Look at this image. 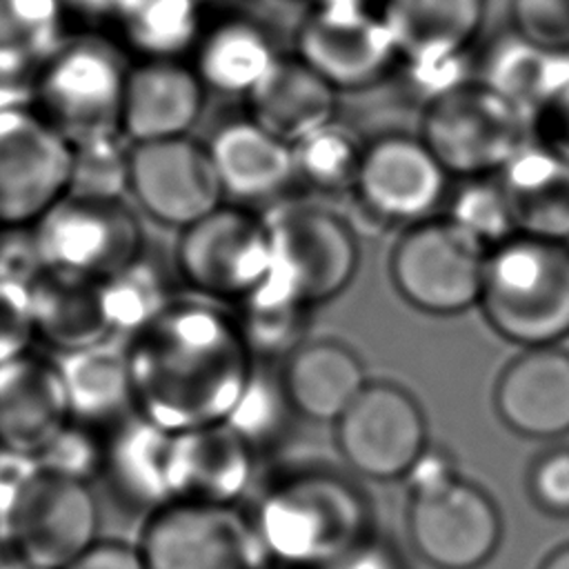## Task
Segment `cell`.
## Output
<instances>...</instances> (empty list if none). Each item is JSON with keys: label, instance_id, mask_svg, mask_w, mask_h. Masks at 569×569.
<instances>
[{"label": "cell", "instance_id": "6da1fadb", "mask_svg": "<svg viewBox=\"0 0 569 569\" xmlns=\"http://www.w3.org/2000/svg\"><path fill=\"white\" fill-rule=\"evenodd\" d=\"M133 413L169 431L224 425L253 369L233 311L176 298L127 345Z\"/></svg>", "mask_w": 569, "mask_h": 569}, {"label": "cell", "instance_id": "7a4b0ae2", "mask_svg": "<svg viewBox=\"0 0 569 569\" xmlns=\"http://www.w3.org/2000/svg\"><path fill=\"white\" fill-rule=\"evenodd\" d=\"M249 516L273 567L284 569H322L376 533L358 476L313 462L271 476Z\"/></svg>", "mask_w": 569, "mask_h": 569}, {"label": "cell", "instance_id": "3957f363", "mask_svg": "<svg viewBox=\"0 0 569 569\" xmlns=\"http://www.w3.org/2000/svg\"><path fill=\"white\" fill-rule=\"evenodd\" d=\"M91 482L0 451V538L27 569H64L98 540Z\"/></svg>", "mask_w": 569, "mask_h": 569}, {"label": "cell", "instance_id": "277c9868", "mask_svg": "<svg viewBox=\"0 0 569 569\" xmlns=\"http://www.w3.org/2000/svg\"><path fill=\"white\" fill-rule=\"evenodd\" d=\"M478 307L505 340L556 345L569 333V240L516 231L487 251Z\"/></svg>", "mask_w": 569, "mask_h": 569}, {"label": "cell", "instance_id": "5b68a950", "mask_svg": "<svg viewBox=\"0 0 569 569\" xmlns=\"http://www.w3.org/2000/svg\"><path fill=\"white\" fill-rule=\"evenodd\" d=\"M120 51L100 36L62 42L33 78V109L76 149L120 136L127 84Z\"/></svg>", "mask_w": 569, "mask_h": 569}, {"label": "cell", "instance_id": "8992f818", "mask_svg": "<svg viewBox=\"0 0 569 569\" xmlns=\"http://www.w3.org/2000/svg\"><path fill=\"white\" fill-rule=\"evenodd\" d=\"M420 138L449 178L496 176L531 140V118L480 80L465 82L427 100Z\"/></svg>", "mask_w": 569, "mask_h": 569}, {"label": "cell", "instance_id": "52a82bcc", "mask_svg": "<svg viewBox=\"0 0 569 569\" xmlns=\"http://www.w3.org/2000/svg\"><path fill=\"white\" fill-rule=\"evenodd\" d=\"M40 267L107 280L144 256V231L120 193L71 189L33 227Z\"/></svg>", "mask_w": 569, "mask_h": 569}, {"label": "cell", "instance_id": "ba28073f", "mask_svg": "<svg viewBox=\"0 0 569 569\" xmlns=\"http://www.w3.org/2000/svg\"><path fill=\"white\" fill-rule=\"evenodd\" d=\"M173 260L191 296L233 307L269 278L267 218L258 216L253 207L222 202L180 229Z\"/></svg>", "mask_w": 569, "mask_h": 569}, {"label": "cell", "instance_id": "9c48e42d", "mask_svg": "<svg viewBox=\"0 0 569 569\" xmlns=\"http://www.w3.org/2000/svg\"><path fill=\"white\" fill-rule=\"evenodd\" d=\"M267 227L271 271L264 282L313 309L351 284L360 253L345 216L313 202H287L267 216Z\"/></svg>", "mask_w": 569, "mask_h": 569}, {"label": "cell", "instance_id": "30bf717a", "mask_svg": "<svg viewBox=\"0 0 569 569\" xmlns=\"http://www.w3.org/2000/svg\"><path fill=\"white\" fill-rule=\"evenodd\" d=\"M487 249L449 216L409 224L396 240L389 276L400 298L429 316H456L478 305Z\"/></svg>", "mask_w": 569, "mask_h": 569}, {"label": "cell", "instance_id": "8fae6325", "mask_svg": "<svg viewBox=\"0 0 569 569\" xmlns=\"http://www.w3.org/2000/svg\"><path fill=\"white\" fill-rule=\"evenodd\" d=\"M147 569H273L238 505L169 502L147 513L138 542Z\"/></svg>", "mask_w": 569, "mask_h": 569}, {"label": "cell", "instance_id": "7c38bea8", "mask_svg": "<svg viewBox=\"0 0 569 569\" xmlns=\"http://www.w3.org/2000/svg\"><path fill=\"white\" fill-rule=\"evenodd\" d=\"M76 187V147L33 107H0V231L31 229Z\"/></svg>", "mask_w": 569, "mask_h": 569}, {"label": "cell", "instance_id": "4fadbf2b", "mask_svg": "<svg viewBox=\"0 0 569 569\" xmlns=\"http://www.w3.org/2000/svg\"><path fill=\"white\" fill-rule=\"evenodd\" d=\"M407 536L433 569H480L502 540L496 500L462 473L407 493Z\"/></svg>", "mask_w": 569, "mask_h": 569}, {"label": "cell", "instance_id": "5bb4252c", "mask_svg": "<svg viewBox=\"0 0 569 569\" xmlns=\"http://www.w3.org/2000/svg\"><path fill=\"white\" fill-rule=\"evenodd\" d=\"M333 427L345 465L353 476L367 480H402L429 447L420 402L389 380H369Z\"/></svg>", "mask_w": 569, "mask_h": 569}, {"label": "cell", "instance_id": "9a60e30c", "mask_svg": "<svg viewBox=\"0 0 569 569\" xmlns=\"http://www.w3.org/2000/svg\"><path fill=\"white\" fill-rule=\"evenodd\" d=\"M449 196V173L420 136L387 133L365 144L353 209L376 229L431 218Z\"/></svg>", "mask_w": 569, "mask_h": 569}, {"label": "cell", "instance_id": "2e32d148", "mask_svg": "<svg viewBox=\"0 0 569 569\" xmlns=\"http://www.w3.org/2000/svg\"><path fill=\"white\" fill-rule=\"evenodd\" d=\"M124 187L149 218L176 229L224 202L207 147L187 136L129 144Z\"/></svg>", "mask_w": 569, "mask_h": 569}, {"label": "cell", "instance_id": "e0dca14e", "mask_svg": "<svg viewBox=\"0 0 569 569\" xmlns=\"http://www.w3.org/2000/svg\"><path fill=\"white\" fill-rule=\"evenodd\" d=\"M300 60L333 89H358L376 82L398 58L380 20L360 2L325 0L300 29Z\"/></svg>", "mask_w": 569, "mask_h": 569}, {"label": "cell", "instance_id": "ac0fdd59", "mask_svg": "<svg viewBox=\"0 0 569 569\" xmlns=\"http://www.w3.org/2000/svg\"><path fill=\"white\" fill-rule=\"evenodd\" d=\"M71 420L58 362L29 351L0 365V451L38 460Z\"/></svg>", "mask_w": 569, "mask_h": 569}, {"label": "cell", "instance_id": "d6986e66", "mask_svg": "<svg viewBox=\"0 0 569 569\" xmlns=\"http://www.w3.org/2000/svg\"><path fill=\"white\" fill-rule=\"evenodd\" d=\"M493 407L502 425L518 436L569 433V351L556 345L522 349L500 371Z\"/></svg>", "mask_w": 569, "mask_h": 569}, {"label": "cell", "instance_id": "ffe728a7", "mask_svg": "<svg viewBox=\"0 0 569 569\" xmlns=\"http://www.w3.org/2000/svg\"><path fill=\"white\" fill-rule=\"evenodd\" d=\"M204 102L196 71L173 58H149L129 69L120 131L129 144L187 136Z\"/></svg>", "mask_w": 569, "mask_h": 569}, {"label": "cell", "instance_id": "44dd1931", "mask_svg": "<svg viewBox=\"0 0 569 569\" xmlns=\"http://www.w3.org/2000/svg\"><path fill=\"white\" fill-rule=\"evenodd\" d=\"M482 18L485 0H385L380 11L398 58L413 76L456 64Z\"/></svg>", "mask_w": 569, "mask_h": 569}, {"label": "cell", "instance_id": "7402d4cb", "mask_svg": "<svg viewBox=\"0 0 569 569\" xmlns=\"http://www.w3.org/2000/svg\"><path fill=\"white\" fill-rule=\"evenodd\" d=\"M176 433L138 413L111 427L102 476L120 500L147 513L176 500Z\"/></svg>", "mask_w": 569, "mask_h": 569}, {"label": "cell", "instance_id": "603a6c76", "mask_svg": "<svg viewBox=\"0 0 569 569\" xmlns=\"http://www.w3.org/2000/svg\"><path fill=\"white\" fill-rule=\"evenodd\" d=\"M224 200L253 207L278 198L293 180L291 144L278 140L251 118L218 127L204 144Z\"/></svg>", "mask_w": 569, "mask_h": 569}, {"label": "cell", "instance_id": "cb8c5ba5", "mask_svg": "<svg viewBox=\"0 0 569 569\" xmlns=\"http://www.w3.org/2000/svg\"><path fill=\"white\" fill-rule=\"evenodd\" d=\"M280 378L298 418L336 422L367 387L360 356L333 338H307L282 362Z\"/></svg>", "mask_w": 569, "mask_h": 569}, {"label": "cell", "instance_id": "d4e9b609", "mask_svg": "<svg viewBox=\"0 0 569 569\" xmlns=\"http://www.w3.org/2000/svg\"><path fill=\"white\" fill-rule=\"evenodd\" d=\"M256 453L227 427L176 433V500L238 505L256 473Z\"/></svg>", "mask_w": 569, "mask_h": 569}, {"label": "cell", "instance_id": "484cf974", "mask_svg": "<svg viewBox=\"0 0 569 569\" xmlns=\"http://www.w3.org/2000/svg\"><path fill=\"white\" fill-rule=\"evenodd\" d=\"M336 91L300 58H278L267 76L247 93V118L278 140L296 144L333 122Z\"/></svg>", "mask_w": 569, "mask_h": 569}, {"label": "cell", "instance_id": "4316f807", "mask_svg": "<svg viewBox=\"0 0 569 569\" xmlns=\"http://www.w3.org/2000/svg\"><path fill=\"white\" fill-rule=\"evenodd\" d=\"M29 291L36 338L60 356L113 340L100 280L40 267Z\"/></svg>", "mask_w": 569, "mask_h": 569}, {"label": "cell", "instance_id": "83f0119b", "mask_svg": "<svg viewBox=\"0 0 569 569\" xmlns=\"http://www.w3.org/2000/svg\"><path fill=\"white\" fill-rule=\"evenodd\" d=\"M522 233L569 240V162L533 138L496 173Z\"/></svg>", "mask_w": 569, "mask_h": 569}, {"label": "cell", "instance_id": "f1b7e54d", "mask_svg": "<svg viewBox=\"0 0 569 569\" xmlns=\"http://www.w3.org/2000/svg\"><path fill=\"white\" fill-rule=\"evenodd\" d=\"M58 365L73 420L102 429L133 413L124 345L107 340L60 356Z\"/></svg>", "mask_w": 569, "mask_h": 569}, {"label": "cell", "instance_id": "f546056e", "mask_svg": "<svg viewBox=\"0 0 569 569\" xmlns=\"http://www.w3.org/2000/svg\"><path fill=\"white\" fill-rule=\"evenodd\" d=\"M569 80V51H549L520 38H502L487 56L480 82L511 100L529 118Z\"/></svg>", "mask_w": 569, "mask_h": 569}, {"label": "cell", "instance_id": "4dcf8cb0", "mask_svg": "<svg viewBox=\"0 0 569 569\" xmlns=\"http://www.w3.org/2000/svg\"><path fill=\"white\" fill-rule=\"evenodd\" d=\"M276 53L267 36L249 22L213 29L198 53V78L222 93H249L273 67Z\"/></svg>", "mask_w": 569, "mask_h": 569}, {"label": "cell", "instance_id": "1f68e13d", "mask_svg": "<svg viewBox=\"0 0 569 569\" xmlns=\"http://www.w3.org/2000/svg\"><path fill=\"white\" fill-rule=\"evenodd\" d=\"M238 329L256 362L287 358L307 340L313 307L262 282L249 298L231 307Z\"/></svg>", "mask_w": 569, "mask_h": 569}, {"label": "cell", "instance_id": "d6a6232c", "mask_svg": "<svg viewBox=\"0 0 569 569\" xmlns=\"http://www.w3.org/2000/svg\"><path fill=\"white\" fill-rule=\"evenodd\" d=\"M296 418L298 413L284 391L280 369L273 371L269 362H256V369L224 425L258 456L284 442Z\"/></svg>", "mask_w": 569, "mask_h": 569}, {"label": "cell", "instance_id": "836d02e7", "mask_svg": "<svg viewBox=\"0 0 569 569\" xmlns=\"http://www.w3.org/2000/svg\"><path fill=\"white\" fill-rule=\"evenodd\" d=\"M113 13L147 58H176L198 33V0H116Z\"/></svg>", "mask_w": 569, "mask_h": 569}, {"label": "cell", "instance_id": "e575fe53", "mask_svg": "<svg viewBox=\"0 0 569 569\" xmlns=\"http://www.w3.org/2000/svg\"><path fill=\"white\" fill-rule=\"evenodd\" d=\"M100 284L113 340H129L176 300L167 273L147 256Z\"/></svg>", "mask_w": 569, "mask_h": 569}, {"label": "cell", "instance_id": "d590c367", "mask_svg": "<svg viewBox=\"0 0 569 569\" xmlns=\"http://www.w3.org/2000/svg\"><path fill=\"white\" fill-rule=\"evenodd\" d=\"M296 180H305L311 189L322 193H351L365 144L347 129L333 122L291 144Z\"/></svg>", "mask_w": 569, "mask_h": 569}, {"label": "cell", "instance_id": "8d00e7d4", "mask_svg": "<svg viewBox=\"0 0 569 569\" xmlns=\"http://www.w3.org/2000/svg\"><path fill=\"white\" fill-rule=\"evenodd\" d=\"M447 198V216L487 251L518 231L507 196L496 176L465 178Z\"/></svg>", "mask_w": 569, "mask_h": 569}, {"label": "cell", "instance_id": "74e56055", "mask_svg": "<svg viewBox=\"0 0 569 569\" xmlns=\"http://www.w3.org/2000/svg\"><path fill=\"white\" fill-rule=\"evenodd\" d=\"M60 11V0H0V56L38 49L56 31Z\"/></svg>", "mask_w": 569, "mask_h": 569}, {"label": "cell", "instance_id": "f35d334b", "mask_svg": "<svg viewBox=\"0 0 569 569\" xmlns=\"http://www.w3.org/2000/svg\"><path fill=\"white\" fill-rule=\"evenodd\" d=\"M36 462L91 482V478L100 476L104 467V436H100V429L91 425L71 420Z\"/></svg>", "mask_w": 569, "mask_h": 569}, {"label": "cell", "instance_id": "ab89813d", "mask_svg": "<svg viewBox=\"0 0 569 569\" xmlns=\"http://www.w3.org/2000/svg\"><path fill=\"white\" fill-rule=\"evenodd\" d=\"M36 340L29 282L0 273V365L29 353Z\"/></svg>", "mask_w": 569, "mask_h": 569}, {"label": "cell", "instance_id": "60d3db41", "mask_svg": "<svg viewBox=\"0 0 569 569\" xmlns=\"http://www.w3.org/2000/svg\"><path fill=\"white\" fill-rule=\"evenodd\" d=\"M513 33L527 42L569 51V0H511Z\"/></svg>", "mask_w": 569, "mask_h": 569}, {"label": "cell", "instance_id": "b9f144b4", "mask_svg": "<svg viewBox=\"0 0 569 569\" xmlns=\"http://www.w3.org/2000/svg\"><path fill=\"white\" fill-rule=\"evenodd\" d=\"M527 493L549 516H569V447H553L527 469Z\"/></svg>", "mask_w": 569, "mask_h": 569}, {"label": "cell", "instance_id": "7bdbcfd3", "mask_svg": "<svg viewBox=\"0 0 569 569\" xmlns=\"http://www.w3.org/2000/svg\"><path fill=\"white\" fill-rule=\"evenodd\" d=\"M533 140L569 162V80L558 87L531 118Z\"/></svg>", "mask_w": 569, "mask_h": 569}, {"label": "cell", "instance_id": "ee69618b", "mask_svg": "<svg viewBox=\"0 0 569 569\" xmlns=\"http://www.w3.org/2000/svg\"><path fill=\"white\" fill-rule=\"evenodd\" d=\"M322 569H409L402 551L378 531Z\"/></svg>", "mask_w": 569, "mask_h": 569}, {"label": "cell", "instance_id": "f6af8a7d", "mask_svg": "<svg viewBox=\"0 0 569 569\" xmlns=\"http://www.w3.org/2000/svg\"><path fill=\"white\" fill-rule=\"evenodd\" d=\"M64 569H147L136 545L98 538Z\"/></svg>", "mask_w": 569, "mask_h": 569}, {"label": "cell", "instance_id": "bcb514c9", "mask_svg": "<svg viewBox=\"0 0 569 569\" xmlns=\"http://www.w3.org/2000/svg\"><path fill=\"white\" fill-rule=\"evenodd\" d=\"M540 569H569V545L553 549L540 565Z\"/></svg>", "mask_w": 569, "mask_h": 569}]
</instances>
